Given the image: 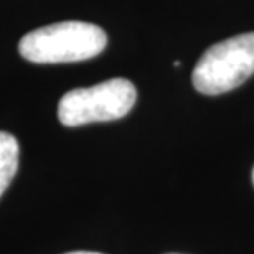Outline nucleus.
Returning a JSON list of instances; mask_svg holds the SVG:
<instances>
[{
	"instance_id": "7ed1b4c3",
	"label": "nucleus",
	"mask_w": 254,
	"mask_h": 254,
	"mask_svg": "<svg viewBox=\"0 0 254 254\" xmlns=\"http://www.w3.org/2000/svg\"><path fill=\"white\" fill-rule=\"evenodd\" d=\"M135 99V86L129 79L113 78L66 93L58 103V119L68 127L116 121L129 114Z\"/></svg>"
},
{
	"instance_id": "39448f33",
	"label": "nucleus",
	"mask_w": 254,
	"mask_h": 254,
	"mask_svg": "<svg viewBox=\"0 0 254 254\" xmlns=\"http://www.w3.org/2000/svg\"><path fill=\"white\" fill-rule=\"evenodd\" d=\"M64 254H103V253H96V251H71Z\"/></svg>"
},
{
	"instance_id": "423d86ee",
	"label": "nucleus",
	"mask_w": 254,
	"mask_h": 254,
	"mask_svg": "<svg viewBox=\"0 0 254 254\" xmlns=\"http://www.w3.org/2000/svg\"><path fill=\"white\" fill-rule=\"evenodd\" d=\"M253 182H254V170H253Z\"/></svg>"
},
{
	"instance_id": "f257e3e1",
	"label": "nucleus",
	"mask_w": 254,
	"mask_h": 254,
	"mask_svg": "<svg viewBox=\"0 0 254 254\" xmlns=\"http://www.w3.org/2000/svg\"><path fill=\"white\" fill-rule=\"evenodd\" d=\"M108 45L101 27L86 22H60L37 28L20 40V55L32 63H76L94 58Z\"/></svg>"
},
{
	"instance_id": "f03ea898",
	"label": "nucleus",
	"mask_w": 254,
	"mask_h": 254,
	"mask_svg": "<svg viewBox=\"0 0 254 254\" xmlns=\"http://www.w3.org/2000/svg\"><path fill=\"white\" fill-rule=\"evenodd\" d=\"M254 74V32L226 38L203 53L193 69V86L208 96L228 93Z\"/></svg>"
},
{
	"instance_id": "20e7f679",
	"label": "nucleus",
	"mask_w": 254,
	"mask_h": 254,
	"mask_svg": "<svg viewBox=\"0 0 254 254\" xmlns=\"http://www.w3.org/2000/svg\"><path fill=\"white\" fill-rule=\"evenodd\" d=\"M18 142L8 132L0 130V196L7 190L18 169Z\"/></svg>"
}]
</instances>
